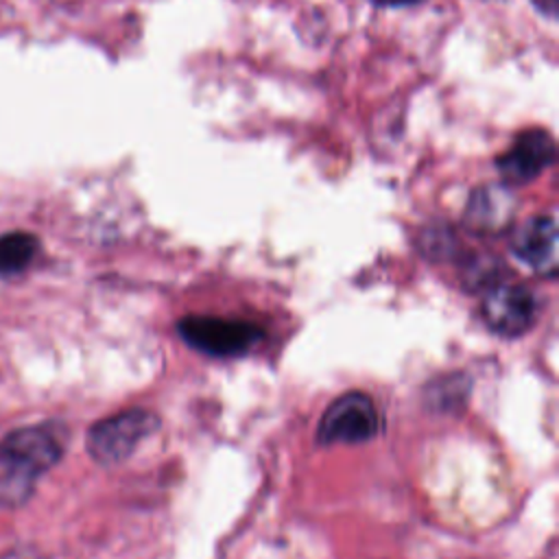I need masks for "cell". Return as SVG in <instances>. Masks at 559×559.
<instances>
[{
	"label": "cell",
	"instance_id": "obj_1",
	"mask_svg": "<svg viewBox=\"0 0 559 559\" xmlns=\"http://www.w3.org/2000/svg\"><path fill=\"white\" fill-rule=\"evenodd\" d=\"M66 430L59 424H35L0 441V507L22 504L37 480L61 459Z\"/></svg>",
	"mask_w": 559,
	"mask_h": 559
},
{
	"label": "cell",
	"instance_id": "obj_2",
	"mask_svg": "<svg viewBox=\"0 0 559 559\" xmlns=\"http://www.w3.org/2000/svg\"><path fill=\"white\" fill-rule=\"evenodd\" d=\"M179 336L197 352L212 358H236L253 349L264 332L247 321L212 314H190L177 323Z\"/></svg>",
	"mask_w": 559,
	"mask_h": 559
},
{
	"label": "cell",
	"instance_id": "obj_3",
	"mask_svg": "<svg viewBox=\"0 0 559 559\" xmlns=\"http://www.w3.org/2000/svg\"><path fill=\"white\" fill-rule=\"evenodd\" d=\"M159 428V417L144 408L122 411L96 421L87 432V452L100 465H116L127 461L140 441Z\"/></svg>",
	"mask_w": 559,
	"mask_h": 559
},
{
	"label": "cell",
	"instance_id": "obj_4",
	"mask_svg": "<svg viewBox=\"0 0 559 559\" xmlns=\"http://www.w3.org/2000/svg\"><path fill=\"white\" fill-rule=\"evenodd\" d=\"M382 428L380 413L373 400L362 391H347L338 395L323 413L317 430L321 445L365 443Z\"/></svg>",
	"mask_w": 559,
	"mask_h": 559
},
{
	"label": "cell",
	"instance_id": "obj_5",
	"mask_svg": "<svg viewBox=\"0 0 559 559\" xmlns=\"http://www.w3.org/2000/svg\"><path fill=\"white\" fill-rule=\"evenodd\" d=\"M537 310V297L518 284L489 286L480 306L487 328L507 338L524 334L535 323Z\"/></svg>",
	"mask_w": 559,
	"mask_h": 559
},
{
	"label": "cell",
	"instance_id": "obj_6",
	"mask_svg": "<svg viewBox=\"0 0 559 559\" xmlns=\"http://www.w3.org/2000/svg\"><path fill=\"white\" fill-rule=\"evenodd\" d=\"M552 135L544 129H528L518 135L513 146L496 159L500 175L509 183H526L555 162Z\"/></svg>",
	"mask_w": 559,
	"mask_h": 559
},
{
	"label": "cell",
	"instance_id": "obj_7",
	"mask_svg": "<svg viewBox=\"0 0 559 559\" xmlns=\"http://www.w3.org/2000/svg\"><path fill=\"white\" fill-rule=\"evenodd\" d=\"M511 251L533 271L552 277L557 273V225L552 216H533L511 236Z\"/></svg>",
	"mask_w": 559,
	"mask_h": 559
},
{
	"label": "cell",
	"instance_id": "obj_8",
	"mask_svg": "<svg viewBox=\"0 0 559 559\" xmlns=\"http://www.w3.org/2000/svg\"><path fill=\"white\" fill-rule=\"evenodd\" d=\"M39 240L26 231H9L0 236V275L22 273L37 255Z\"/></svg>",
	"mask_w": 559,
	"mask_h": 559
},
{
	"label": "cell",
	"instance_id": "obj_9",
	"mask_svg": "<svg viewBox=\"0 0 559 559\" xmlns=\"http://www.w3.org/2000/svg\"><path fill=\"white\" fill-rule=\"evenodd\" d=\"M535 2V7L542 11V13H546L548 17H555L557 15V0H533Z\"/></svg>",
	"mask_w": 559,
	"mask_h": 559
},
{
	"label": "cell",
	"instance_id": "obj_10",
	"mask_svg": "<svg viewBox=\"0 0 559 559\" xmlns=\"http://www.w3.org/2000/svg\"><path fill=\"white\" fill-rule=\"evenodd\" d=\"M376 4H382V7H408V4H417L421 0H373Z\"/></svg>",
	"mask_w": 559,
	"mask_h": 559
}]
</instances>
